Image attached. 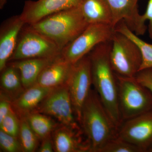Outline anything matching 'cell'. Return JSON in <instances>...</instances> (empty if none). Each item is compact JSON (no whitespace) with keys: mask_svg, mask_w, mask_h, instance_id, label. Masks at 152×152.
<instances>
[{"mask_svg":"<svg viewBox=\"0 0 152 152\" xmlns=\"http://www.w3.org/2000/svg\"><path fill=\"white\" fill-rule=\"evenodd\" d=\"M112 45V41L99 44L88 55L91 61L92 85L118 129L122 121L119 109L116 77L110 61Z\"/></svg>","mask_w":152,"mask_h":152,"instance_id":"1","label":"cell"},{"mask_svg":"<svg viewBox=\"0 0 152 152\" xmlns=\"http://www.w3.org/2000/svg\"><path fill=\"white\" fill-rule=\"evenodd\" d=\"M80 125L89 144L90 152H99L105 144L117 136L118 128L95 90H91L84 104Z\"/></svg>","mask_w":152,"mask_h":152,"instance_id":"2","label":"cell"},{"mask_svg":"<svg viewBox=\"0 0 152 152\" xmlns=\"http://www.w3.org/2000/svg\"><path fill=\"white\" fill-rule=\"evenodd\" d=\"M29 25L53 41L62 51L89 24L78 6L52 14Z\"/></svg>","mask_w":152,"mask_h":152,"instance_id":"3","label":"cell"},{"mask_svg":"<svg viewBox=\"0 0 152 152\" xmlns=\"http://www.w3.org/2000/svg\"><path fill=\"white\" fill-rule=\"evenodd\" d=\"M118 101L122 122L152 109V94L135 77L115 74Z\"/></svg>","mask_w":152,"mask_h":152,"instance_id":"4","label":"cell"},{"mask_svg":"<svg viewBox=\"0 0 152 152\" xmlns=\"http://www.w3.org/2000/svg\"><path fill=\"white\" fill-rule=\"evenodd\" d=\"M112 41L110 59L114 72L123 77H134L142 63L138 46L130 38L118 32L115 31Z\"/></svg>","mask_w":152,"mask_h":152,"instance_id":"5","label":"cell"},{"mask_svg":"<svg viewBox=\"0 0 152 152\" xmlns=\"http://www.w3.org/2000/svg\"><path fill=\"white\" fill-rule=\"evenodd\" d=\"M61 50L53 41L26 24L21 31L16 47L9 61L57 58L61 56Z\"/></svg>","mask_w":152,"mask_h":152,"instance_id":"6","label":"cell"},{"mask_svg":"<svg viewBox=\"0 0 152 152\" xmlns=\"http://www.w3.org/2000/svg\"><path fill=\"white\" fill-rule=\"evenodd\" d=\"M115 32L110 25L89 24L62 49L61 56L71 64H75L99 44L112 41Z\"/></svg>","mask_w":152,"mask_h":152,"instance_id":"7","label":"cell"},{"mask_svg":"<svg viewBox=\"0 0 152 152\" xmlns=\"http://www.w3.org/2000/svg\"><path fill=\"white\" fill-rule=\"evenodd\" d=\"M33 112L53 117L61 124L83 132L76 119L66 84L54 88Z\"/></svg>","mask_w":152,"mask_h":152,"instance_id":"8","label":"cell"},{"mask_svg":"<svg viewBox=\"0 0 152 152\" xmlns=\"http://www.w3.org/2000/svg\"><path fill=\"white\" fill-rule=\"evenodd\" d=\"M66 84L76 119L80 124L82 109L92 85L91 61L88 55L73 64Z\"/></svg>","mask_w":152,"mask_h":152,"instance_id":"9","label":"cell"},{"mask_svg":"<svg viewBox=\"0 0 152 152\" xmlns=\"http://www.w3.org/2000/svg\"><path fill=\"white\" fill-rule=\"evenodd\" d=\"M117 136L148 152L152 146V109L126 121L118 130Z\"/></svg>","mask_w":152,"mask_h":152,"instance_id":"10","label":"cell"},{"mask_svg":"<svg viewBox=\"0 0 152 152\" xmlns=\"http://www.w3.org/2000/svg\"><path fill=\"white\" fill-rule=\"evenodd\" d=\"M139 0H107L112 14V26L123 20L128 27L137 36L144 35L148 27L142 15L139 13Z\"/></svg>","mask_w":152,"mask_h":152,"instance_id":"11","label":"cell"},{"mask_svg":"<svg viewBox=\"0 0 152 152\" xmlns=\"http://www.w3.org/2000/svg\"><path fill=\"white\" fill-rule=\"evenodd\" d=\"M82 0H28L20 15L26 24L37 23L48 16L78 7Z\"/></svg>","mask_w":152,"mask_h":152,"instance_id":"12","label":"cell"},{"mask_svg":"<svg viewBox=\"0 0 152 152\" xmlns=\"http://www.w3.org/2000/svg\"><path fill=\"white\" fill-rule=\"evenodd\" d=\"M26 24L20 15L9 18L0 29V71L6 67L16 47L19 35Z\"/></svg>","mask_w":152,"mask_h":152,"instance_id":"13","label":"cell"},{"mask_svg":"<svg viewBox=\"0 0 152 152\" xmlns=\"http://www.w3.org/2000/svg\"><path fill=\"white\" fill-rule=\"evenodd\" d=\"M81 134L60 124L52 134L55 152H90L89 144L83 140Z\"/></svg>","mask_w":152,"mask_h":152,"instance_id":"14","label":"cell"},{"mask_svg":"<svg viewBox=\"0 0 152 152\" xmlns=\"http://www.w3.org/2000/svg\"><path fill=\"white\" fill-rule=\"evenodd\" d=\"M73 64L61 56L44 69L35 85L55 88L65 84Z\"/></svg>","mask_w":152,"mask_h":152,"instance_id":"15","label":"cell"},{"mask_svg":"<svg viewBox=\"0 0 152 152\" xmlns=\"http://www.w3.org/2000/svg\"><path fill=\"white\" fill-rule=\"evenodd\" d=\"M53 89L34 85L12 102V108L19 117L34 111Z\"/></svg>","mask_w":152,"mask_h":152,"instance_id":"16","label":"cell"},{"mask_svg":"<svg viewBox=\"0 0 152 152\" xmlns=\"http://www.w3.org/2000/svg\"><path fill=\"white\" fill-rule=\"evenodd\" d=\"M59 57L12 61L8 64L18 70L23 86L25 89H26L35 84L38 77L44 69Z\"/></svg>","mask_w":152,"mask_h":152,"instance_id":"17","label":"cell"},{"mask_svg":"<svg viewBox=\"0 0 152 152\" xmlns=\"http://www.w3.org/2000/svg\"><path fill=\"white\" fill-rule=\"evenodd\" d=\"M78 6L89 25L101 24L112 26L113 14L107 0H82Z\"/></svg>","mask_w":152,"mask_h":152,"instance_id":"18","label":"cell"},{"mask_svg":"<svg viewBox=\"0 0 152 152\" xmlns=\"http://www.w3.org/2000/svg\"><path fill=\"white\" fill-rule=\"evenodd\" d=\"M1 72L2 91L9 96L12 102L26 90L22 83L20 74L17 68L9 64Z\"/></svg>","mask_w":152,"mask_h":152,"instance_id":"19","label":"cell"},{"mask_svg":"<svg viewBox=\"0 0 152 152\" xmlns=\"http://www.w3.org/2000/svg\"><path fill=\"white\" fill-rule=\"evenodd\" d=\"M20 117L24 118L31 129L41 140L52 134L59 125L51 117L37 112H31Z\"/></svg>","mask_w":152,"mask_h":152,"instance_id":"20","label":"cell"},{"mask_svg":"<svg viewBox=\"0 0 152 152\" xmlns=\"http://www.w3.org/2000/svg\"><path fill=\"white\" fill-rule=\"evenodd\" d=\"M115 31L127 36L134 42L140 50L142 56V63L140 70L152 68V44L148 43L140 39L131 31L124 21L119 22L115 27Z\"/></svg>","mask_w":152,"mask_h":152,"instance_id":"21","label":"cell"},{"mask_svg":"<svg viewBox=\"0 0 152 152\" xmlns=\"http://www.w3.org/2000/svg\"><path fill=\"white\" fill-rule=\"evenodd\" d=\"M20 121L19 138L23 152L35 151L39 145V137L30 127L23 117H19Z\"/></svg>","mask_w":152,"mask_h":152,"instance_id":"22","label":"cell"},{"mask_svg":"<svg viewBox=\"0 0 152 152\" xmlns=\"http://www.w3.org/2000/svg\"><path fill=\"white\" fill-rule=\"evenodd\" d=\"M99 152H142L137 147L117 136L105 144Z\"/></svg>","mask_w":152,"mask_h":152,"instance_id":"23","label":"cell"},{"mask_svg":"<svg viewBox=\"0 0 152 152\" xmlns=\"http://www.w3.org/2000/svg\"><path fill=\"white\" fill-rule=\"evenodd\" d=\"M20 125V119L12 109L0 121V130L8 134L19 138Z\"/></svg>","mask_w":152,"mask_h":152,"instance_id":"24","label":"cell"},{"mask_svg":"<svg viewBox=\"0 0 152 152\" xmlns=\"http://www.w3.org/2000/svg\"><path fill=\"white\" fill-rule=\"evenodd\" d=\"M0 147L2 151L23 152V148L18 138L15 137L0 130Z\"/></svg>","mask_w":152,"mask_h":152,"instance_id":"25","label":"cell"},{"mask_svg":"<svg viewBox=\"0 0 152 152\" xmlns=\"http://www.w3.org/2000/svg\"><path fill=\"white\" fill-rule=\"evenodd\" d=\"M135 77L140 83L148 88L152 94V68L139 71Z\"/></svg>","mask_w":152,"mask_h":152,"instance_id":"26","label":"cell"},{"mask_svg":"<svg viewBox=\"0 0 152 152\" xmlns=\"http://www.w3.org/2000/svg\"><path fill=\"white\" fill-rule=\"evenodd\" d=\"M12 109V99L6 94L1 91L0 96V121Z\"/></svg>","mask_w":152,"mask_h":152,"instance_id":"27","label":"cell"},{"mask_svg":"<svg viewBox=\"0 0 152 152\" xmlns=\"http://www.w3.org/2000/svg\"><path fill=\"white\" fill-rule=\"evenodd\" d=\"M142 17L145 22L147 20L149 21L148 30L150 38L152 39V0H149L146 10Z\"/></svg>","mask_w":152,"mask_h":152,"instance_id":"28","label":"cell"},{"mask_svg":"<svg viewBox=\"0 0 152 152\" xmlns=\"http://www.w3.org/2000/svg\"><path fill=\"white\" fill-rule=\"evenodd\" d=\"M39 149L38 152H55L53 142L52 134L43 139Z\"/></svg>","mask_w":152,"mask_h":152,"instance_id":"29","label":"cell"},{"mask_svg":"<svg viewBox=\"0 0 152 152\" xmlns=\"http://www.w3.org/2000/svg\"><path fill=\"white\" fill-rule=\"evenodd\" d=\"M7 0H0V9H2L7 3Z\"/></svg>","mask_w":152,"mask_h":152,"instance_id":"30","label":"cell"},{"mask_svg":"<svg viewBox=\"0 0 152 152\" xmlns=\"http://www.w3.org/2000/svg\"><path fill=\"white\" fill-rule=\"evenodd\" d=\"M148 152H152V146L151 148L150 149V150H149Z\"/></svg>","mask_w":152,"mask_h":152,"instance_id":"31","label":"cell"}]
</instances>
